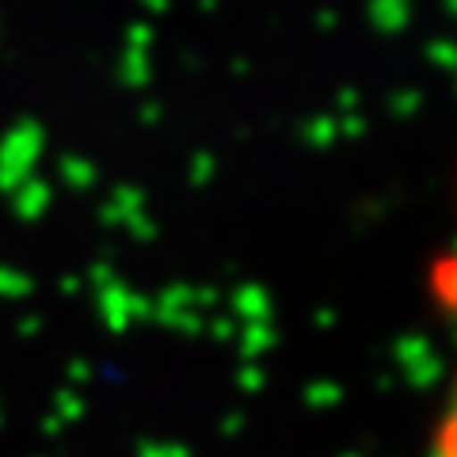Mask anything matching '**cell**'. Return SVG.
<instances>
[{"mask_svg": "<svg viewBox=\"0 0 457 457\" xmlns=\"http://www.w3.org/2000/svg\"><path fill=\"white\" fill-rule=\"evenodd\" d=\"M42 149V130L35 122H23L8 134L4 149H0V187H12V183L23 179V171L31 168V161Z\"/></svg>", "mask_w": 457, "mask_h": 457, "instance_id": "1", "label": "cell"}, {"mask_svg": "<svg viewBox=\"0 0 457 457\" xmlns=\"http://www.w3.org/2000/svg\"><path fill=\"white\" fill-rule=\"evenodd\" d=\"M411 20V0H370V23L381 35H400Z\"/></svg>", "mask_w": 457, "mask_h": 457, "instance_id": "2", "label": "cell"}, {"mask_svg": "<svg viewBox=\"0 0 457 457\" xmlns=\"http://www.w3.org/2000/svg\"><path fill=\"white\" fill-rule=\"evenodd\" d=\"M119 77H122V84H130V88H145V84L153 80V62H149V54L126 50Z\"/></svg>", "mask_w": 457, "mask_h": 457, "instance_id": "3", "label": "cell"}, {"mask_svg": "<svg viewBox=\"0 0 457 457\" xmlns=\"http://www.w3.org/2000/svg\"><path fill=\"white\" fill-rule=\"evenodd\" d=\"M42 206H46V183H27L23 195H20V210L27 213V218H35Z\"/></svg>", "mask_w": 457, "mask_h": 457, "instance_id": "4", "label": "cell"}, {"mask_svg": "<svg viewBox=\"0 0 457 457\" xmlns=\"http://www.w3.org/2000/svg\"><path fill=\"white\" fill-rule=\"evenodd\" d=\"M153 27L149 23H134L130 31H126V50H141V54H149V46H153Z\"/></svg>", "mask_w": 457, "mask_h": 457, "instance_id": "5", "label": "cell"}, {"mask_svg": "<svg viewBox=\"0 0 457 457\" xmlns=\"http://www.w3.org/2000/svg\"><path fill=\"white\" fill-rule=\"evenodd\" d=\"M427 57L438 65V69H453V62H457V50H453V42H446V38H438V42H431L427 46Z\"/></svg>", "mask_w": 457, "mask_h": 457, "instance_id": "6", "label": "cell"}, {"mask_svg": "<svg viewBox=\"0 0 457 457\" xmlns=\"http://www.w3.org/2000/svg\"><path fill=\"white\" fill-rule=\"evenodd\" d=\"M65 168V176L77 183V187H88V183L96 179V168L92 164H84V161H77V156H69V161L62 164Z\"/></svg>", "mask_w": 457, "mask_h": 457, "instance_id": "7", "label": "cell"}, {"mask_svg": "<svg viewBox=\"0 0 457 457\" xmlns=\"http://www.w3.org/2000/svg\"><path fill=\"white\" fill-rule=\"evenodd\" d=\"M339 130H336V119H317L309 126V141L312 145H328V141H336Z\"/></svg>", "mask_w": 457, "mask_h": 457, "instance_id": "8", "label": "cell"}, {"mask_svg": "<svg viewBox=\"0 0 457 457\" xmlns=\"http://www.w3.org/2000/svg\"><path fill=\"white\" fill-rule=\"evenodd\" d=\"M416 104H420V92H400V96H393V111L396 114H411V111H416Z\"/></svg>", "mask_w": 457, "mask_h": 457, "instance_id": "9", "label": "cell"}, {"mask_svg": "<svg viewBox=\"0 0 457 457\" xmlns=\"http://www.w3.org/2000/svg\"><path fill=\"white\" fill-rule=\"evenodd\" d=\"M336 130H339V134H347V137H359V134L366 130V122L359 119V114H347L343 122H336Z\"/></svg>", "mask_w": 457, "mask_h": 457, "instance_id": "10", "label": "cell"}, {"mask_svg": "<svg viewBox=\"0 0 457 457\" xmlns=\"http://www.w3.org/2000/svg\"><path fill=\"white\" fill-rule=\"evenodd\" d=\"M435 457H453L450 453V423H442V435H438V453Z\"/></svg>", "mask_w": 457, "mask_h": 457, "instance_id": "11", "label": "cell"}, {"mask_svg": "<svg viewBox=\"0 0 457 457\" xmlns=\"http://www.w3.org/2000/svg\"><path fill=\"white\" fill-rule=\"evenodd\" d=\"M354 104H359V92H354V88H343V92H339V107H343V111H354Z\"/></svg>", "mask_w": 457, "mask_h": 457, "instance_id": "12", "label": "cell"}, {"mask_svg": "<svg viewBox=\"0 0 457 457\" xmlns=\"http://www.w3.org/2000/svg\"><path fill=\"white\" fill-rule=\"evenodd\" d=\"M336 23H339V16H336V12H320V20H317V27H320V31H336Z\"/></svg>", "mask_w": 457, "mask_h": 457, "instance_id": "13", "label": "cell"}, {"mask_svg": "<svg viewBox=\"0 0 457 457\" xmlns=\"http://www.w3.org/2000/svg\"><path fill=\"white\" fill-rule=\"evenodd\" d=\"M141 8H149V12L161 16V12H168V0H141Z\"/></svg>", "mask_w": 457, "mask_h": 457, "instance_id": "14", "label": "cell"}, {"mask_svg": "<svg viewBox=\"0 0 457 457\" xmlns=\"http://www.w3.org/2000/svg\"><path fill=\"white\" fill-rule=\"evenodd\" d=\"M206 171H210V161H206V156H198V164H195V179L203 183V179H206Z\"/></svg>", "mask_w": 457, "mask_h": 457, "instance_id": "15", "label": "cell"}, {"mask_svg": "<svg viewBox=\"0 0 457 457\" xmlns=\"http://www.w3.org/2000/svg\"><path fill=\"white\" fill-rule=\"evenodd\" d=\"M198 8H203V12H218V0H198Z\"/></svg>", "mask_w": 457, "mask_h": 457, "instance_id": "16", "label": "cell"}, {"mask_svg": "<svg viewBox=\"0 0 457 457\" xmlns=\"http://www.w3.org/2000/svg\"><path fill=\"white\" fill-rule=\"evenodd\" d=\"M442 4H446V12H450V16L457 12V0H442Z\"/></svg>", "mask_w": 457, "mask_h": 457, "instance_id": "17", "label": "cell"}]
</instances>
